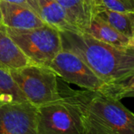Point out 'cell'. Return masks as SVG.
Returning <instances> with one entry per match:
<instances>
[{
  "mask_svg": "<svg viewBox=\"0 0 134 134\" xmlns=\"http://www.w3.org/2000/svg\"><path fill=\"white\" fill-rule=\"evenodd\" d=\"M58 87L82 133L86 128L96 127L113 134H134V114L119 99L99 91L74 89L58 78Z\"/></svg>",
  "mask_w": 134,
  "mask_h": 134,
  "instance_id": "6da1fadb",
  "label": "cell"
},
{
  "mask_svg": "<svg viewBox=\"0 0 134 134\" xmlns=\"http://www.w3.org/2000/svg\"><path fill=\"white\" fill-rule=\"evenodd\" d=\"M63 50L77 54L106 84H119L134 75V51L103 43L85 32H60Z\"/></svg>",
  "mask_w": 134,
  "mask_h": 134,
  "instance_id": "7a4b0ae2",
  "label": "cell"
},
{
  "mask_svg": "<svg viewBox=\"0 0 134 134\" xmlns=\"http://www.w3.org/2000/svg\"><path fill=\"white\" fill-rule=\"evenodd\" d=\"M27 100L39 107L62 99L58 76L47 66L31 64L9 71Z\"/></svg>",
  "mask_w": 134,
  "mask_h": 134,
  "instance_id": "3957f363",
  "label": "cell"
},
{
  "mask_svg": "<svg viewBox=\"0 0 134 134\" xmlns=\"http://www.w3.org/2000/svg\"><path fill=\"white\" fill-rule=\"evenodd\" d=\"M6 28L11 39L34 64L48 67L62 50L60 32L48 25L29 29Z\"/></svg>",
  "mask_w": 134,
  "mask_h": 134,
  "instance_id": "277c9868",
  "label": "cell"
},
{
  "mask_svg": "<svg viewBox=\"0 0 134 134\" xmlns=\"http://www.w3.org/2000/svg\"><path fill=\"white\" fill-rule=\"evenodd\" d=\"M48 67L65 82L76 85L84 89L101 92L107 85L77 54L66 50L62 49L58 52Z\"/></svg>",
  "mask_w": 134,
  "mask_h": 134,
  "instance_id": "5b68a950",
  "label": "cell"
},
{
  "mask_svg": "<svg viewBox=\"0 0 134 134\" xmlns=\"http://www.w3.org/2000/svg\"><path fill=\"white\" fill-rule=\"evenodd\" d=\"M38 107L28 101L0 106V134H38Z\"/></svg>",
  "mask_w": 134,
  "mask_h": 134,
  "instance_id": "8992f818",
  "label": "cell"
},
{
  "mask_svg": "<svg viewBox=\"0 0 134 134\" xmlns=\"http://www.w3.org/2000/svg\"><path fill=\"white\" fill-rule=\"evenodd\" d=\"M38 134H83L65 103L60 99L38 107Z\"/></svg>",
  "mask_w": 134,
  "mask_h": 134,
  "instance_id": "52a82bcc",
  "label": "cell"
},
{
  "mask_svg": "<svg viewBox=\"0 0 134 134\" xmlns=\"http://www.w3.org/2000/svg\"><path fill=\"white\" fill-rule=\"evenodd\" d=\"M0 9L2 12L3 24L6 27L29 29L47 25L35 11L25 6L0 1Z\"/></svg>",
  "mask_w": 134,
  "mask_h": 134,
  "instance_id": "ba28073f",
  "label": "cell"
},
{
  "mask_svg": "<svg viewBox=\"0 0 134 134\" xmlns=\"http://www.w3.org/2000/svg\"><path fill=\"white\" fill-rule=\"evenodd\" d=\"M34 64L11 39L3 24H0V69L7 71Z\"/></svg>",
  "mask_w": 134,
  "mask_h": 134,
  "instance_id": "9c48e42d",
  "label": "cell"
},
{
  "mask_svg": "<svg viewBox=\"0 0 134 134\" xmlns=\"http://www.w3.org/2000/svg\"><path fill=\"white\" fill-rule=\"evenodd\" d=\"M64 9L70 21L81 32H85L96 15V0H55Z\"/></svg>",
  "mask_w": 134,
  "mask_h": 134,
  "instance_id": "30bf717a",
  "label": "cell"
},
{
  "mask_svg": "<svg viewBox=\"0 0 134 134\" xmlns=\"http://www.w3.org/2000/svg\"><path fill=\"white\" fill-rule=\"evenodd\" d=\"M43 21L59 32H81L69 19L64 9L55 0H37Z\"/></svg>",
  "mask_w": 134,
  "mask_h": 134,
  "instance_id": "8fae6325",
  "label": "cell"
},
{
  "mask_svg": "<svg viewBox=\"0 0 134 134\" xmlns=\"http://www.w3.org/2000/svg\"><path fill=\"white\" fill-rule=\"evenodd\" d=\"M85 32L103 43L119 47H128L129 39L121 35L97 15L95 16Z\"/></svg>",
  "mask_w": 134,
  "mask_h": 134,
  "instance_id": "7c38bea8",
  "label": "cell"
},
{
  "mask_svg": "<svg viewBox=\"0 0 134 134\" xmlns=\"http://www.w3.org/2000/svg\"><path fill=\"white\" fill-rule=\"evenodd\" d=\"M96 15L124 36L129 39L134 37V13L116 12L99 7Z\"/></svg>",
  "mask_w": 134,
  "mask_h": 134,
  "instance_id": "4fadbf2b",
  "label": "cell"
},
{
  "mask_svg": "<svg viewBox=\"0 0 134 134\" xmlns=\"http://www.w3.org/2000/svg\"><path fill=\"white\" fill-rule=\"evenodd\" d=\"M25 101L28 100L12 78L10 72L0 69V106Z\"/></svg>",
  "mask_w": 134,
  "mask_h": 134,
  "instance_id": "5bb4252c",
  "label": "cell"
},
{
  "mask_svg": "<svg viewBox=\"0 0 134 134\" xmlns=\"http://www.w3.org/2000/svg\"><path fill=\"white\" fill-rule=\"evenodd\" d=\"M126 91H134V75L121 83L107 85L101 92L117 99L121 93Z\"/></svg>",
  "mask_w": 134,
  "mask_h": 134,
  "instance_id": "9a60e30c",
  "label": "cell"
},
{
  "mask_svg": "<svg viewBox=\"0 0 134 134\" xmlns=\"http://www.w3.org/2000/svg\"><path fill=\"white\" fill-rule=\"evenodd\" d=\"M101 6L116 12L134 13V0H101Z\"/></svg>",
  "mask_w": 134,
  "mask_h": 134,
  "instance_id": "2e32d148",
  "label": "cell"
},
{
  "mask_svg": "<svg viewBox=\"0 0 134 134\" xmlns=\"http://www.w3.org/2000/svg\"><path fill=\"white\" fill-rule=\"evenodd\" d=\"M0 1H5L8 3H17V4L25 6L26 7L32 9L40 16V10H39L37 0H0Z\"/></svg>",
  "mask_w": 134,
  "mask_h": 134,
  "instance_id": "e0dca14e",
  "label": "cell"
},
{
  "mask_svg": "<svg viewBox=\"0 0 134 134\" xmlns=\"http://www.w3.org/2000/svg\"><path fill=\"white\" fill-rule=\"evenodd\" d=\"M84 134H113L112 132L100 128H96V127H91L87 128L83 131Z\"/></svg>",
  "mask_w": 134,
  "mask_h": 134,
  "instance_id": "ac0fdd59",
  "label": "cell"
},
{
  "mask_svg": "<svg viewBox=\"0 0 134 134\" xmlns=\"http://www.w3.org/2000/svg\"><path fill=\"white\" fill-rule=\"evenodd\" d=\"M127 97H134V91H126L122 93H121L118 96V99H121L123 98H127Z\"/></svg>",
  "mask_w": 134,
  "mask_h": 134,
  "instance_id": "d6986e66",
  "label": "cell"
},
{
  "mask_svg": "<svg viewBox=\"0 0 134 134\" xmlns=\"http://www.w3.org/2000/svg\"><path fill=\"white\" fill-rule=\"evenodd\" d=\"M128 47L132 49L134 51V37L129 39V43H128Z\"/></svg>",
  "mask_w": 134,
  "mask_h": 134,
  "instance_id": "ffe728a7",
  "label": "cell"
},
{
  "mask_svg": "<svg viewBox=\"0 0 134 134\" xmlns=\"http://www.w3.org/2000/svg\"><path fill=\"white\" fill-rule=\"evenodd\" d=\"M96 3L97 4V7H102L101 6V0H96Z\"/></svg>",
  "mask_w": 134,
  "mask_h": 134,
  "instance_id": "44dd1931",
  "label": "cell"
},
{
  "mask_svg": "<svg viewBox=\"0 0 134 134\" xmlns=\"http://www.w3.org/2000/svg\"><path fill=\"white\" fill-rule=\"evenodd\" d=\"M0 24H3V17H2V12L0 9Z\"/></svg>",
  "mask_w": 134,
  "mask_h": 134,
  "instance_id": "7402d4cb",
  "label": "cell"
}]
</instances>
